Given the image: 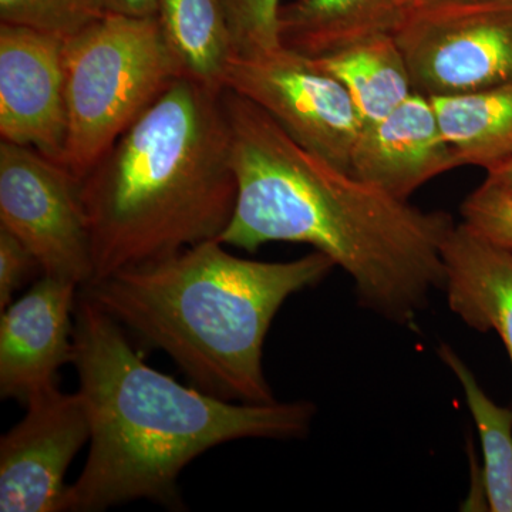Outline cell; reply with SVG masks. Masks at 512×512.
Masks as SVG:
<instances>
[{"instance_id": "1", "label": "cell", "mask_w": 512, "mask_h": 512, "mask_svg": "<svg viewBox=\"0 0 512 512\" xmlns=\"http://www.w3.org/2000/svg\"><path fill=\"white\" fill-rule=\"evenodd\" d=\"M237 201L224 245L255 252L299 242L350 275L370 311L414 326L446 288L443 245L453 218L423 211L322 160L245 97L222 93Z\"/></svg>"}, {"instance_id": "2", "label": "cell", "mask_w": 512, "mask_h": 512, "mask_svg": "<svg viewBox=\"0 0 512 512\" xmlns=\"http://www.w3.org/2000/svg\"><path fill=\"white\" fill-rule=\"evenodd\" d=\"M72 363L90 420V451L63 511L136 500L181 507L178 477L205 451L242 439H302L311 402L241 403L187 387L148 366L117 320L79 292Z\"/></svg>"}, {"instance_id": "3", "label": "cell", "mask_w": 512, "mask_h": 512, "mask_svg": "<svg viewBox=\"0 0 512 512\" xmlns=\"http://www.w3.org/2000/svg\"><path fill=\"white\" fill-rule=\"evenodd\" d=\"M82 198L92 284L220 238L237 201L222 92L175 80L84 175Z\"/></svg>"}, {"instance_id": "4", "label": "cell", "mask_w": 512, "mask_h": 512, "mask_svg": "<svg viewBox=\"0 0 512 512\" xmlns=\"http://www.w3.org/2000/svg\"><path fill=\"white\" fill-rule=\"evenodd\" d=\"M333 266L319 251L289 262L238 258L220 239H208L82 289L204 392L269 403L275 397L262 350L272 320L289 296L318 284Z\"/></svg>"}, {"instance_id": "5", "label": "cell", "mask_w": 512, "mask_h": 512, "mask_svg": "<svg viewBox=\"0 0 512 512\" xmlns=\"http://www.w3.org/2000/svg\"><path fill=\"white\" fill-rule=\"evenodd\" d=\"M63 64L69 121L64 164L80 180L184 77L157 16L107 12L64 40Z\"/></svg>"}, {"instance_id": "6", "label": "cell", "mask_w": 512, "mask_h": 512, "mask_svg": "<svg viewBox=\"0 0 512 512\" xmlns=\"http://www.w3.org/2000/svg\"><path fill=\"white\" fill-rule=\"evenodd\" d=\"M414 93L456 96L512 84V6H416L394 33Z\"/></svg>"}, {"instance_id": "7", "label": "cell", "mask_w": 512, "mask_h": 512, "mask_svg": "<svg viewBox=\"0 0 512 512\" xmlns=\"http://www.w3.org/2000/svg\"><path fill=\"white\" fill-rule=\"evenodd\" d=\"M0 227L18 237L43 275L84 288L94 275L82 180L35 148L0 141Z\"/></svg>"}, {"instance_id": "8", "label": "cell", "mask_w": 512, "mask_h": 512, "mask_svg": "<svg viewBox=\"0 0 512 512\" xmlns=\"http://www.w3.org/2000/svg\"><path fill=\"white\" fill-rule=\"evenodd\" d=\"M224 90L245 97L306 148L350 173L362 121L342 83L285 46L255 56H235Z\"/></svg>"}, {"instance_id": "9", "label": "cell", "mask_w": 512, "mask_h": 512, "mask_svg": "<svg viewBox=\"0 0 512 512\" xmlns=\"http://www.w3.org/2000/svg\"><path fill=\"white\" fill-rule=\"evenodd\" d=\"M26 403V416L0 440V511L62 512L67 468L90 441L86 403L57 386Z\"/></svg>"}, {"instance_id": "10", "label": "cell", "mask_w": 512, "mask_h": 512, "mask_svg": "<svg viewBox=\"0 0 512 512\" xmlns=\"http://www.w3.org/2000/svg\"><path fill=\"white\" fill-rule=\"evenodd\" d=\"M64 40L0 23V136L64 164L67 121Z\"/></svg>"}, {"instance_id": "11", "label": "cell", "mask_w": 512, "mask_h": 512, "mask_svg": "<svg viewBox=\"0 0 512 512\" xmlns=\"http://www.w3.org/2000/svg\"><path fill=\"white\" fill-rule=\"evenodd\" d=\"M80 286L43 275L0 316V393L28 400L56 386L57 370L72 362L74 312Z\"/></svg>"}, {"instance_id": "12", "label": "cell", "mask_w": 512, "mask_h": 512, "mask_svg": "<svg viewBox=\"0 0 512 512\" xmlns=\"http://www.w3.org/2000/svg\"><path fill=\"white\" fill-rule=\"evenodd\" d=\"M457 167L429 97L413 93L389 116L362 128L350 174L407 201L421 185Z\"/></svg>"}, {"instance_id": "13", "label": "cell", "mask_w": 512, "mask_h": 512, "mask_svg": "<svg viewBox=\"0 0 512 512\" xmlns=\"http://www.w3.org/2000/svg\"><path fill=\"white\" fill-rule=\"evenodd\" d=\"M448 308L470 328L495 330L512 362V252L461 222L443 245Z\"/></svg>"}, {"instance_id": "14", "label": "cell", "mask_w": 512, "mask_h": 512, "mask_svg": "<svg viewBox=\"0 0 512 512\" xmlns=\"http://www.w3.org/2000/svg\"><path fill=\"white\" fill-rule=\"evenodd\" d=\"M406 0H293L279 10L282 46L316 59L379 36L406 19Z\"/></svg>"}, {"instance_id": "15", "label": "cell", "mask_w": 512, "mask_h": 512, "mask_svg": "<svg viewBox=\"0 0 512 512\" xmlns=\"http://www.w3.org/2000/svg\"><path fill=\"white\" fill-rule=\"evenodd\" d=\"M157 18L183 76L224 92L237 56L224 0H158Z\"/></svg>"}, {"instance_id": "16", "label": "cell", "mask_w": 512, "mask_h": 512, "mask_svg": "<svg viewBox=\"0 0 512 512\" xmlns=\"http://www.w3.org/2000/svg\"><path fill=\"white\" fill-rule=\"evenodd\" d=\"M441 133L458 165L490 173L512 158V84L430 97Z\"/></svg>"}, {"instance_id": "17", "label": "cell", "mask_w": 512, "mask_h": 512, "mask_svg": "<svg viewBox=\"0 0 512 512\" xmlns=\"http://www.w3.org/2000/svg\"><path fill=\"white\" fill-rule=\"evenodd\" d=\"M309 60L345 86L362 128L389 116L414 93L409 67L392 35Z\"/></svg>"}, {"instance_id": "18", "label": "cell", "mask_w": 512, "mask_h": 512, "mask_svg": "<svg viewBox=\"0 0 512 512\" xmlns=\"http://www.w3.org/2000/svg\"><path fill=\"white\" fill-rule=\"evenodd\" d=\"M439 356L457 377L476 421L483 447V487L488 510L512 512V410L498 406L485 394L476 375L446 343Z\"/></svg>"}, {"instance_id": "19", "label": "cell", "mask_w": 512, "mask_h": 512, "mask_svg": "<svg viewBox=\"0 0 512 512\" xmlns=\"http://www.w3.org/2000/svg\"><path fill=\"white\" fill-rule=\"evenodd\" d=\"M106 0H0V23L66 40L103 18Z\"/></svg>"}, {"instance_id": "20", "label": "cell", "mask_w": 512, "mask_h": 512, "mask_svg": "<svg viewBox=\"0 0 512 512\" xmlns=\"http://www.w3.org/2000/svg\"><path fill=\"white\" fill-rule=\"evenodd\" d=\"M237 56H255L282 46L281 0H224Z\"/></svg>"}, {"instance_id": "21", "label": "cell", "mask_w": 512, "mask_h": 512, "mask_svg": "<svg viewBox=\"0 0 512 512\" xmlns=\"http://www.w3.org/2000/svg\"><path fill=\"white\" fill-rule=\"evenodd\" d=\"M463 224L512 252V192L485 180L461 205Z\"/></svg>"}, {"instance_id": "22", "label": "cell", "mask_w": 512, "mask_h": 512, "mask_svg": "<svg viewBox=\"0 0 512 512\" xmlns=\"http://www.w3.org/2000/svg\"><path fill=\"white\" fill-rule=\"evenodd\" d=\"M40 269L35 256L18 237L0 227V309L13 302V295L28 276Z\"/></svg>"}, {"instance_id": "23", "label": "cell", "mask_w": 512, "mask_h": 512, "mask_svg": "<svg viewBox=\"0 0 512 512\" xmlns=\"http://www.w3.org/2000/svg\"><path fill=\"white\" fill-rule=\"evenodd\" d=\"M107 12L148 18L157 16L158 0H106Z\"/></svg>"}, {"instance_id": "24", "label": "cell", "mask_w": 512, "mask_h": 512, "mask_svg": "<svg viewBox=\"0 0 512 512\" xmlns=\"http://www.w3.org/2000/svg\"><path fill=\"white\" fill-rule=\"evenodd\" d=\"M407 8L429 5H453V3H485V5H510L512 0H406Z\"/></svg>"}, {"instance_id": "25", "label": "cell", "mask_w": 512, "mask_h": 512, "mask_svg": "<svg viewBox=\"0 0 512 512\" xmlns=\"http://www.w3.org/2000/svg\"><path fill=\"white\" fill-rule=\"evenodd\" d=\"M487 178L493 183L501 185L505 190L512 192V158L487 173Z\"/></svg>"}]
</instances>
